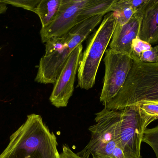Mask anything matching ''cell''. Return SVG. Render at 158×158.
<instances>
[{
  "label": "cell",
  "instance_id": "cell-1",
  "mask_svg": "<svg viewBox=\"0 0 158 158\" xmlns=\"http://www.w3.org/2000/svg\"><path fill=\"white\" fill-rule=\"evenodd\" d=\"M57 145L56 136L41 116L31 114L10 136L0 158H60Z\"/></svg>",
  "mask_w": 158,
  "mask_h": 158
},
{
  "label": "cell",
  "instance_id": "cell-2",
  "mask_svg": "<svg viewBox=\"0 0 158 158\" xmlns=\"http://www.w3.org/2000/svg\"><path fill=\"white\" fill-rule=\"evenodd\" d=\"M132 66L123 86L104 106L110 110H121L146 101H158V63L140 61L131 55Z\"/></svg>",
  "mask_w": 158,
  "mask_h": 158
},
{
  "label": "cell",
  "instance_id": "cell-3",
  "mask_svg": "<svg viewBox=\"0 0 158 158\" xmlns=\"http://www.w3.org/2000/svg\"><path fill=\"white\" fill-rule=\"evenodd\" d=\"M116 25L114 14L110 12L91 36L79 62L78 87L88 90L94 85L100 62L111 41Z\"/></svg>",
  "mask_w": 158,
  "mask_h": 158
},
{
  "label": "cell",
  "instance_id": "cell-4",
  "mask_svg": "<svg viewBox=\"0 0 158 158\" xmlns=\"http://www.w3.org/2000/svg\"><path fill=\"white\" fill-rule=\"evenodd\" d=\"M103 16L90 18L77 24L67 33L66 46L41 58L35 81L43 84H54L72 52L85 40L101 22Z\"/></svg>",
  "mask_w": 158,
  "mask_h": 158
},
{
  "label": "cell",
  "instance_id": "cell-5",
  "mask_svg": "<svg viewBox=\"0 0 158 158\" xmlns=\"http://www.w3.org/2000/svg\"><path fill=\"white\" fill-rule=\"evenodd\" d=\"M121 112L118 145L122 148L126 158H139L145 131L157 119L145 113L139 105L127 107Z\"/></svg>",
  "mask_w": 158,
  "mask_h": 158
},
{
  "label": "cell",
  "instance_id": "cell-6",
  "mask_svg": "<svg viewBox=\"0 0 158 158\" xmlns=\"http://www.w3.org/2000/svg\"><path fill=\"white\" fill-rule=\"evenodd\" d=\"M104 62L105 74L99 99L105 106L123 86L132 66L133 60L131 55L114 53L109 48L105 52Z\"/></svg>",
  "mask_w": 158,
  "mask_h": 158
},
{
  "label": "cell",
  "instance_id": "cell-7",
  "mask_svg": "<svg viewBox=\"0 0 158 158\" xmlns=\"http://www.w3.org/2000/svg\"><path fill=\"white\" fill-rule=\"evenodd\" d=\"M95 115L96 124L89 128L92 135L91 139L84 148L77 153L82 158H89L98 148L110 141L117 140L118 142L121 110H110L104 108Z\"/></svg>",
  "mask_w": 158,
  "mask_h": 158
},
{
  "label": "cell",
  "instance_id": "cell-8",
  "mask_svg": "<svg viewBox=\"0 0 158 158\" xmlns=\"http://www.w3.org/2000/svg\"><path fill=\"white\" fill-rule=\"evenodd\" d=\"M82 44L80 45L69 56L54 83L50 97L51 104L56 107H65L73 95L76 75L82 53Z\"/></svg>",
  "mask_w": 158,
  "mask_h": 158
},
{
  "label": "cell",
  "instance_id": "cell-9",
  "mask_svg": "<svg viewBox=\"0 0 158 158\" xmlns=\"http://www.w3.org/2000/svg\"><path fill=\"white\" fill-rule=\"evenodd\" d=\"M90 0H62L60 10L52 22L41 28L40 34L42 43L64 36L77 25V18Z\"/></svg>",
  "mask_w": 158,
  "mask_h": 158
},
{
  "label": "cell",
  "instance_id": "cell-10",
  "mask_svg": "<svg viewBox=\"0 0 158 158\" xmlns=\"http://www.w3.org/2000/svg\"><path fill=\"white\" fill-rule=\"evenodd\" d=\"M142 19L141 9L124 25L116 23L109 44V49L114 53L131 55L133 41L138 37Z\"/></svg>",
  "mask_w": 158,
  "mask_h": 158
},
{
  "label": "cell",
  "instance_id": "cell-11",
  "mask_svg": "<svg viewBox=\"0 0 158 158\" xmlns=\"http://www.w3.org/2000/svg\"><path fill=\"white\" fill-rule=\"evenodd\" d=\"M138 37L150 44L158 43V0H147L142 8Z\"/></svg>",
  "mask_w": 158,
  "mask_h": 158
},
{
  "label": "cell",
  "instance_id": "cell-12",
  "mask_svg": "<svg viewBox=\"0 0 158 158\" xmlns=\"http://www.w3.org/2000/svg\"><path fill=\"white\" fill-rule=\"evenodd\" d=\"M117 0H90L88 4L79 13L77 24L96 16H104L111 12V8Z\"/></svg>",
  "mask_w": 158,
  "mask_h": 158
},
{
  "label": "cell",
  "instance_id": "cell-13",
  "mask_svg": "<svg viewBox=\"0 0 158 158\" xmlns=\"http://www.w3.org/2000/svg\"><path fill=\"white\" fill-rule=\"evenodd\" d=\"M62 0H41L35 14L40 19L42 28L47 27L56 17L60 10Z\"/></svg>",
  "mask_w": 158,
  "mask_h": 158
},
{
  "label": "cell",
  "instance_id": "cell-14",
  "mask_svg": "<svg viewBox=\"0 0 158 158\" xmlns=\"http://www.w3.org/2000/svg\"><path fill=\"white\" fill-rule=\"evenodd\" d=\"M116 19V23L123 25L129 22L136 11L133 9L131 0H117L111 8Z\"/></svg>",
  "mask_w": 158,
  "mask_h": 158
},
{
  "label": "cell",
  "instance_id": "cell-15",
  "mask_svg": "<svg viewBox=\"0 0 158 158\" xmlns=\"http://www.w3.org/2000/svg\"><path fill=\"white\" fill-rule=\"evenodd\" d=\"M143 142L151 147L158 158V125L151 129H147L144 134Z\"/></svg>",
  "mask_w": 158,
  "mask_h": 158
},
{
  "label": "cell",
  "instance_id": "cell-16",
  "mask_svg": "<svg viewBox=\"0 0 158 158\" xmlns=\"http://www.w3.org/2000/svg\"><path fill=\"white\" fill-rule=\"evenodd\" d=\"M41 0H0V2L7 5L21 7L35 13L36 8Z\"/></svg>",
  "mask_w": 158,
  "mask_h": 158
},
{
  "label": "cell",
  "instance_id": "cell-17",
  "mask_svg": "<svg viewBox=\"0 0 158 158\" xmlns=\"http://www.w3.org/2000/svg\"><path fill=\"white\" fill-rule=\"evenodd\" d=\"M118 144L117 140H113L98 148L92 156L93 158H112V152Z\"/></svg>",
  "mask_w": 158,
  "mask_h": 158
},
{
  "label": "cell",
  "instance_id": "cell-18",
  "mask_svg": "<svg viewBox=\"0 0 158 158\" xmlns=\"http://www.w3.org/2000/svg\"><path fill=\"white\" fill-rule=\"evenodd\" d=\"M153 48L150 44L141 40L139 37L133 41L132 44V54L139 58L142 53Z\"/></svg>",
  "mask_w": 158,
  "mask_h": 158
},
{
  "label": "cell",
  "instance_id": "cell-19",
  "mask_svg": "<svg viewBox=\"0 0 158 158\" xmlns=\"http://www.w3.org/2000/svg\"><path fill=\"white\" fill-rule=\"evenodd\" d=\"M137 105H139L141 109L147 115L158 119V101H146Z\"/></svg>",
  "mask_w": 158,
  "mask_h": 158
},
{
  "label": "cell",
  "instance_id": "cell-20",
  "mask_svg": "<svg viewBox=\"0 0 158 158\" xmlns=\"http://www.w3.org/2000/svg\"><path fill=\"white\" fill-rule=\"evenodd\" d=\"M140 61L146 63H158V45L142 53Z\"/></svg>",
  "mask_w": 158,
  "mask_h": 158
},
{
  "label": "cell",
  "instance_id": "cell-21",
  "mask_svg": "<svg viewBox=\"0 0 158 158\" xmlns=\"http://www.w3.org/2000/svg\"><path fill=\"white\" fill-rule=\"evenodd\" d=\"M60 158H84L80 156L77 154L73 152L68 145H63V150L60 154Z\"/></svg>",
  "mask_w": 158,
  "mask_h": 158
},
{
  "label": "cell",
  "instance_id": "cell-22",
  "mask_svg": "<svg viewBox=\"0 0 158 158\" xmlns=\"http://www.w3.org/2000/svg\"><path fill=\"white\" fill-rule=\"evenodd\" d=\"M112 158H126L122 148L118 145H117L113 150Z\"/></svg>",
  "mask_w": 158,
  "mask_h": 158
},
{
  "label": "cell",
  "instance_id": "cell-23",
  "mask_svg": "<svg viewBox=\"0 0 158 158\" xmlns=\"http://www.w3.org/2000/svg\"><path fill=\"white\" fill-rule=\"evenodd\" d=\"M7 9V5L4 3L0 2V15L4 13Z\"/></svg>",
  "mask_w": 158,
  "mask_h": 158
},
{
  "label": "cell",
  "instance_id": "cell-24",
  "mask_svg": "<svg viewBox=\"0 0 158 158\" xmlns=\"http://www.w3.org/2000/svg\"><path fill=\"white\" fill-rule=\"evenodd\" d=\"M139 158H143V157L142 156H141Z\"/></svg>",
  "mask_w": 158,
  "mask_h": 158
},
{
  "label": "cell",
  "instance_id": "cell-25",
  "mask_svg": "<svg viewBox=\"0 0 158 158\" xmlns=\"http://www.w3.org/2000/svg\"><path fill=\"white\" fill-rule=\"evenodd\" d=\"M1 48H0V50H1Z\"/></svg>",
  "mask_w": 158,
  "mask_h": 158
}]
</instances>
